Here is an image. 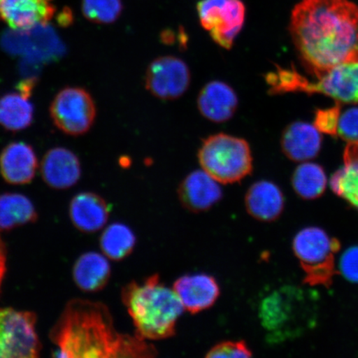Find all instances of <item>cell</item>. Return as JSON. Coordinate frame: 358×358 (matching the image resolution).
I'll use <instances>...</instances> for the list:
<instances>
[{
    "instance_id": "obj_15",
    "label": "cell",
    "mask_w": 358,
    "mask_h": 358,
    "mask_svg": "<svg viewBox=\"0 0 358 358\" xmlns=\"http://www.w3.org/2000/svg\"><path fill=\"white\" fill-rule=\"evenodd\" d=\"M41 174L49 187L55 189H66L79 181L82 166L73 152L66 148L55 147L44 155Z\"/></svg>"
},
{
    "instance_id": "obj_26",
    "label": "cell",
    "mask_w": 358,
    "mask_h": 358,
    "mask_svg": "<svg viewBox=\"0 0 358 358\" xmlns=\"http://www.w3.org/2000/svg\"><path fill=\"white\" fill-rule=\"evenodd\" d=\"M295 192L304 199H315L324 194L327 176L320 165L303 163L295 169L292 178Z\"/></svg>"
},
{
    "instance_id": "obj_11",
    "label": "cell",
    "mask_w": 358,
    "mask_h": 358,
    "mask_svg": "<svg viewBox=\"0 0 358 358\" xmlns=\"http://www.w3.org/2000/svg\"><path fill=\"white\" fill-rule=\"evenodd\" d=\"M190 82L189 66L176 57L156 58L146 71V89L160 100L173 101L181 97L189 89Z\"/></svg>"
},
{
    "instance_id": "obj_14",
    "label": "cell",
    "mask_w": 358,
    "mask_h": 358,
    "mask_svg": "<svg viewBox=\"0 0 358 358\" xmlns=\"http://www.w3.org/2000/svg\"><path fill=\"white\" fill-rule=\"evenodd\" d=\"M173 290L185 310L192 315L211 308L220 295L216 279L206 274L182 276L174 283Z\"/></svg>"
},
{
    "instance_id": "obj_21",
    "label": "cell",
    "mask_w": 358,
    "mask_h": 358,
    "mask_svg": "<svg viewBox=\"0 0 358 358\" xmlns=\"http://www.w3.org/2000/svg\"><path fill=\"white\" fill-rule=\"evenodd\" d=\"M110 266L104 256L96 252L82 255L76 262L73 275L75 284L87 293L104 289L110 278Z\"/></svg>"
},
{
    "instance_id": "obj_3",
    "label": "cell",
    "mask_w": 358,
    "mask_h": 358,
    "mask_svg": "<svg viewBox=\"0 0 358 358\" xmlns=\"http://www.w3.org/2000/svg\"><path fill=\"white\" fill-rule=\"evenodd\" d=\"M122 299L131 315L136 336L144 340H162L176 333L183 310L176 291L153 275L141 284L132 281L122 289Z\"/></svg>"
},
{
    "instance_id": "obj_16",
    "label": "cell",
    "mask_w": 358,
    "mask_h": 358,
    "mask_svg": "<svg viewBox=\"0 0 358 358\" xmlns=\"http://www.w3.org/2000/svg\"><path fill=\"white\" fill-rule=\"evenodd\" d=\"M38 158L33 147L24 142H13L0 155V173L13 185L33 181L38 169Z\"/></svg>"
},
{
    "instance_id": "obj_31",
    "label": "cell",
    "mask_w": 358,
    "mask_h": 358,
    "mask_svg": "<svg viewBox=\"0 0 358 358\" xmlns=\"http://www.w3.org/2000/svg\"><path fill=\"white\" fill-rule=\"evenodd\" d=\"M339 270L344 278L358 283V246H352L344 252L340 258Z\"/></svg>"
},
{
    "instance_id": "obj_12",
    "label": "cell",
    "mask_w": 358,
    "mask_h": 358,
    "mask_svg": "<svg viewBox=\"0 0 358 358\" xmlns=\"http://www.w3.org/2000/svg\"><path fill=\"white\" fill-rule=\"evenodd\" d=\"M52 1V0H0V20L17 32L48 24L55 13Z\"/></svg>"
},
{
    "instance_id": "obj_25",
    "label": "cell",
    "mask_w": 358,
    "mask_h": 358,
    "mask_svg": "<svg viewBox=\"0 0 358 358\" xmlns=\"http://www.w3.org/2000/svg\"><path fill=\"white\" fill-rule=\"evenodd\" d=\"M136 237L128 226L122 223L111 224L101 236V249L107 258L122 261L133 252Z\"/></svg>"
},
{
    "instance_id": "obj_23",
    "label": "cell",
    "mask_w": 358,
    "mask_h": 358,
    "mask_svg": "<svg viewBox=\"0 0 358 358\" xmlns=\"http://www.w3.org/2000/svg\"><path fill=\"white\" fill-rule=\"evenodd\" d=\"M37 219L34 205L26 196L10 192L0 195V231L15 229Z\"/></svg>"
},
{
    "instance_id": "obj_7",
    "label": "cell",
    "mask_w": 358,
    "mask_h": 358,
    "mask_svg": "<svg viewBox=\"0 0 358 358\" xmlns=\"http://www.w3.org/2000/svg\"><path fill=\"white\" fill-rule=\"evenodd\" d=\"M293 249L311 283L324 284L332 277L338 243L322 228L310 227L299 231Z\"/></svg>"
},
{
    "instance_id": "obj_28",
    "label": "cell",
    "mask_w": 358,
    "mask_h": 358,
    "mask_svg": "<svg viewBox=\"0 0 358 358\" xmlns=\"http://www.w3.org/2000/svg\"><path fill=\"white\" fill-rule=\"evenodd\" d=\"M340 115H341V111H340L338 103L331 108L317 110L313 125L320 133L332 136H337Z\"/></svg>"
},
{
    "instance_id": "obj_1",
    "label": "cell",
    "mask_w": 358,
    "mask_h": 358,
    "mask_svg": "<svg viewBox=\"0 0 358 358\" xmlns=\"http://www.w3.org/2000/svg\"><path fill=\"white\" fill-rule=\"evenodd\" d=\"M289 31L313 76L358 62V6L349 0H302L294 8Z\"/></svg>"
},
{
    "instance_id": "obj_27",
    "label": "cell",
    "mask_w": 358,
    "mask_h": 358,
    "mask_svg": "<svg viewBox=\"0 0 358 358\" xmlns=\"http://www.w3.org/2000/svg\"><path fill=\"white\" fill-rule=\"evenodd\" d=\"M122 10V0H83L84 16L96 24H112L119 19Z\"/></svg>"
},
{
    "instance_id": "obj_13",
    "label": "cell",
    "mask_w": 358,
    "mask_h": 358,
    "mask_svg": "<svg viewBox=\"0 0 358 358\" xmlns=\"http://www.w3.org/2000/svg\"><path fill=\"white\" fill-rule=\"evenodd\" d=\"M181 204L192 213L208 211L221 200L222 191L219 182L204 170L189 174L178 187Z\"/></svg>"
},
{
    "instance_id": "obj_6",
    "label": "cell",
    "mask_w": 358,
    "mask_h": 358,
    "mask_svg": "<svg viewBox=\"0 0 358 358\" xmlns=\"http://www.w3.org/2000/svg\"><path fill=\"white\" fill-rule=\"evenodd\" d=\"M199 161L206 173L224 185L243 180L252 170L248 143L227 134L206 138L199 151Z\"/></svg>"
},
{
    "instance_id": "obj_24",
    "label": "cell",
    "mask_w": 358,
    "mask_h": 358,
    "mask_svg": "<svg viewBox=\"0 0 358 358\" xmlns=\"http://www.w3.org/2000/svg\"><path fill=\"white\" fill-rule=\"evenodd\" d=\"M34 109L29 96L8 93L0 99V125L7 131H22L33 123Z\"/></svg>"
},
{
    "instance_id": "obj_20",
    "label": "cell",
    "mask_w": 358,
    "mask_h": 358,
    "mask_svg": "<svg viewBox=\"0 0 358 358\" xmlns=\"http://www.w3.org/2000/svg\"><path fill=\"white\" fill-rule=\"evenodd\" d=\"M245 208L257 220L271 222L283 211L285 199L280 187L270 181L254 183L245 195Z\"/></svg>"
},
{
    "instance_id": "obj_10",
    "label": "cell",
    "mask_w": 358,
    "mask_h": 358,
    "mask_svg": "<svg viewBox=\"0 0 358 358\" xmlns=\"http://www.w3.org/2000/svg\"><path fill=\"white\" fill-rule=\"evenodd\" d=\"M199 21L219 46L231 49L243 29L245 6L241 0H201L196 6Z\"/></svg>"
},
{
    "instance_id": "obj_18",
    "label": "cell",
    "mask_w": 358,
    "mask_h": 358,
    "mask_svg": "<svg viewBox=\"0 0 358 358\" xmlns=\"http://www.w3.org/2000/svg\"><path fill=\"white\" fill-rule=\"evenodd\" d=\"M109 214V205L94 192H80L71 201V221L75 227L85 234H94L102 229L108 221Z\"/></svg>"
},
{
    "instance_id": "obj_29",
    "label": "cell",
    "mask_w": 358,
    "mask_h": 358,
    "mask_svg": "<svg viewBox=\"0 0 358 358\" xmlns=\"http://www.w3.org/2000/svg\"><path fill=\"white\" fill-rule=\"evenodd\" d=\"M252 351L243 341H224L216 344L206 357H250Z\"/></svg>"
},
{
    "instance_id": "obj_19",
    "label": "cell",
    "mask_w": 358,
    "mask_h": 358,
    "mask_svg": "<svg viewBox=\"0 0 358 358\" xmlns=\"http://www.w3.org/2000/svg\"><path fill=\"white\" fill-rule=\"evenodd\" d=\"M322 145L321 133L315 125L294 122L285 129L281 138L282 150L295 162H306L319 155Z\"/></svg>"
},
{
    "instance_id": "obj_17",
    "label": "cell",
    "mask_w": 358,
    "mask_h": 358,
    "mask_svg": "<svg viewBox=\"0 0 358 358\" xmlns=\"http://www.w3.org/2000/svg\"><path fill=\"white\" fill-rule=\"evenodd\" d=\"M238 98L229 85L213 80L201 90L198 98L200 113L213 122H226L234 117Z\"/></svg>"
},
{
    "instance_id": "obj_5",
    "label": "cell",
    "mask_w": 358,
    "mask_h": 358,
    "mask_svg": "<svg viewBox=\"0 0 358 358\" xmlns=\"http://www.w3.org/2000/svg\"><path fill=\"white\" fill-rule=\"evenodd\" d=\"M313 297L306 291L285 286L268 294L259 306V317L273 338L285 340L303 333L315 321Z\"/></svg>"
},
{
    "instance_id": "obj_9",
    "label": "cell",
    "mask_w": 358,
    "mask_h": 358,
    "mask_svg": "<svg viewBox=\"0 0 358 358\" xmlns=\"http://www.w3.org/2000/svg\"><path fill=\"white\" fill-rule=\"evenodd\" d=\"M50 115L53 123L62 132L69 136H82L95 122V101L83 88L66 87L53 99Z\"/></svg>"
},
{
    "instance_id": "obj_4",
    "label": "cell",
    "mask_w": 358,
    "mask_h": 358,
    "mask_svg": "<svg viewBox=\"0 0 358 358\" xmlns=\"http://www.w3.org/2000/svg\"><path fill=\"white\" fill-rule=\"evenodd\" d=\"M315 77L316 80L311 82L294 69L277 66L275 71L266 75V80L271 94L322 93L338 103L357 104L358 62L336 66Z\"/></svg>"
},
{
    "instance_id": "obj_32",
    "label": "cell",
    "mask_w": 358,
    "mask_h": 358,
    "mask_svg": "<svg viewBox=\"0 0 358 358\" xmlns=\"http://www.w3.org/2000/svg\"><path fill=\"white\" fill-rule=\"evenodd\" d=\"M6 249L3 241L0 237V289H1L2 281L6 271Z\"/></svg>"
},
{
    "instance_id": "obj_2",
    "label": "cell",
    "mask_w": 358,
    "mask_h": 358,
    "mask_svg": "<svg viewBox=\"0 0 358 358\" xmlns=\"http://www.w3.org/2000/svg\"><path fill=\"white\" fill-rule=\"evenodd\" d=\"M57 357H152L156 349L145 340L115 329L108 308L101 303L73 299L50 333Z\"/></svg>"
},
{
    "instance_id": "obj_8",
    "label": "cell",
    "mask_w": 358,
    "mask_h": 358,
    "mask_svg": "<svg viewBox=\"0 0 358 358\" xmlns=\"http://www.w3.org/2000/svg\"><path fill=\"white\" fill-rule=\"evenodd\" d=\"M35 313L0 308V357H38L42 344L36 332Z\"/></svg>"
},
{
    "instance_id": "obj_30",
    "label": "cell",
    "mask_w": 358,
    "mask_h": 358,
    "mask_svg": "<svg viewBox=\"0 0 358 358\" xmlns=\"http://www.w3.org/2000/svg\"><path fill=\"white\" fill-rule=\"evenodd\" d=\"M338 134L348 143L358 141V107H352L340 115Z\"/></svg>"
},
{
    "instance_id": "obj_22",
    "label": "cell",
    "mask_w": 358,
    "mask_h": 358,
    "mask_svg": "<svg viewBox=\"0 0 358 358\" xmlns=\"http://www.w3.org/2000/svg\"><path fill=\"white\" fill-rule=\"evenodd\" d=\"M330 185L336 194L358 209V141L348 143L343 167L334 174Z\"/></svg>"
}]
</instances>
